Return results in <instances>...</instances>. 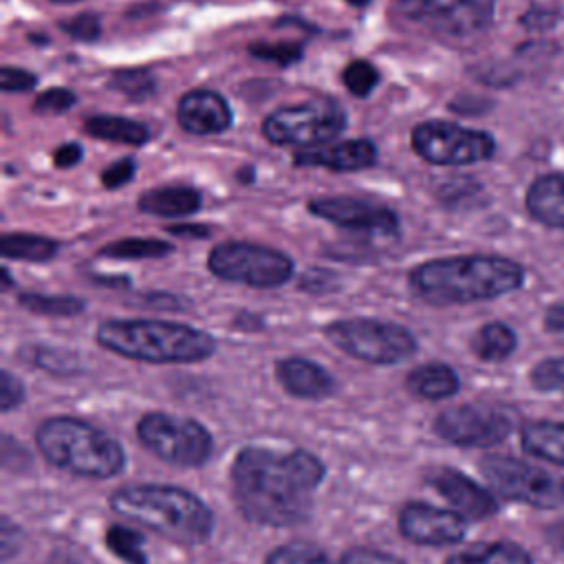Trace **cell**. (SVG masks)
<instances>
[{
    "label": "cell",
    "instance_id": "6da1fadb",
    "mask_svg": "<svg viewBox=\"0 0 564 564\" xmlns=\"http://www.w3.org/2000/svg\"><path fill=\"white\" fill-rule=\"evenodd\" d=\"M322 478V460L306 449L245 447L231 465L234 498L240 513L269 527H291L306 520Z\"/></svg>",
    "mask_w": 564,
    "mask_h": 564
},
{
    "label": "cell",
    "instance_id": "7a4b0ae2",
    "mask_svg": "<svg viewBox=\"0 0 564 564\" xmlns=\"http://www.w3.org/2000/svg\"><path fill=\"white\" fill-rule=\"evenodd\" d=\"M524 269L500 256H452L412 269L410 289L434 306L494 300L520 289Z\"/></svg>",
    "mask_w": 564,
    "mask_h": 564
},
{
    "label": "cell",
    "instance_id": "3957f363",
    "mask_svg": "<svg viewBox=\"0 0 564 564\" xmlns=\"http://www.w3.org/2000/svg\"><path fill=\"white\" fill-rule=\"evenodd\" d=\"M110 507L176 544L205 542L214 529L207 505L172 485H128L110 496Z\"/></svg>",
    "mask_w": 564,
    "mask_h": 564
},
{
    "label": "cell",
    "instance_id": "277c9868",
    "mask_svg": "<svg viewBox=\"0 0 564 564\" xmlns=\"http://www.w3.org/2000/svg\"><path fill=\"white\" fill-rule=\"evenodd\" d=\"M101 348L148 364H196L216 350L205 330L161 319H108L97 328Z\"/></svg>",
    "mask_w": 564,
    "mask_h": 564
},
{
    "label": "cell",
    "instance_id": "5b68a950",
    "mask_svg": "<svg viewBox=\"0 0 564 564\" xmlns=\"http://www.w3.org/2000/svg\"><path fill=\"white\" fill-rule=\"evenodd\" d=\"M35 443L51 465L84 478H112L126 465V454L115 438L73 416L42 421L35 430Z\"/></svg>",
    "mask_w": 564,
    "mask_h": 564
},
{
    "label": "cell",
    "instance_id": "8992f818",
    "mask_svg": "<svg viewBox=\"0 0 564 564\" xmlns=\"http://www.w3.org/2000/svg\"><path fill=\"white\" fill-rule=\"evenodd\" d=\"M324 335L339 350L368 364H399L416 352L414 335L394 322L337 319L324 328Z\"/></svg>",
    "mask_w": 564,
    "mask_h": 564
},
{
    "label": "cell",
    "instance_id": "52a82bcc",
    "mask_svg": "<svg viewBox=\"0 0 564 564\" xmlns=\"http://www.w3.org/2000/svg\"><path fill=\"white\" fill-rule=\"evenodd\" d=\"M207 267L220 280L253 289H275L293 275V262L286 253L238 240L216 245L209 251Z\"/></svg>",
    "mask_w": 564,
    "mask_h": 564
},
{
    "label": "cell",
    "instance_id": "ba28073f",
    "mask_svg": "<svg viewBox=\"0 0 564 564\" xmlns=\"http://www.w3.org/2000/svg\"><path fill=\"white\" fill-rule=\"evenodd\" d=\"M480 474L507 500L538 509H555L564 505V478L520 458L487 454L480 460Z\"/></svg>",
    "mask_w": 564,
    "mask_h": 564
},
{
    "label": "cell",
    "instance_id": "9c48e42d",
    "mask_svg": "<svg viewBox=\"0 0 564 564\" xmlns=\"http://www.w3.org/2000/svg\"><path fill=\"white\" fill-rule=\"evenodd\" d=\"M137 436L154 456L181 467H200L212 454L209 432L185 416L148 412L137 423Z\"/></svg>",
    "mask_w": 564,
    "mask_h": 564
},
{
    "label": "cell",
    "instance_id": "30bf717a",
    "mask_svg": "<svg viewBox=\"0 0 564 564\" xmlns=\"http://www.w3.org/2000/svg\"><path fill=\"white\" fill-rule=\"evenodd\" d=\"M346 128V115L330 101H306L273 110L262 121V134L275 145L315 148Z\"/></svg>",
    "mask_w": 564,
    "mask_h": 564
},
{
    "label": "cell",
    "instance_id": "8fae6325",
    "mask_svg": "<svg viewBox=\"0 0 564 564\" xmlns=\"http://www.w3.org/2000/svg\"><path fill=\"white\" fill-rule=\"evenodd\" d=\"M414 152L434 165H469L496 152L491 134L449 121H423L412 130Z\"/></svg>",
    "mask_w": 564,
    "mask_h": 564
},
{
    "label": "cell",
    "instance_id": "7c38bea8",
    "mask_svg": "<svg viewBox=\"0 0 564 564\" xmlns=\"http://www.w3.org/2000/svg\"><path fill=\"white\" fill-rule=\"evenodd\" d=\"M496 0H399L401 13L423 29L469 37L485 31L494 15Z\"/></svg>",
    "mask_w": 564,
    "mask_h": 564
},
{
    "label": "cell",
    "instance_id": "4fadbf2b",
    "mask_svg": "<svg viewBox=\"0 0 564 564\" xmlns=\"http://www.w3.org/2000/svg\"><path fill=\"white\" fill-rule=\"evenodd\" d=\"M436 434L460 447H494L502 443L511 430V416L487 403H467L441 412L434 421Z\"/></svg>",
    "mask_w": 564,
    "mask_h": 564
},
{
    "label": "cell",
    "instance_id": "5bb4252c",
    "mask_svg": "<svg viewBox=\"0 0 564 564\" xmlns=\"http://www.w3.org/2000/svg\"><path fill=\"white\" fill-rule=\"evenodd\" d=\"M308 209L350 231H366V234H394L399 229V218L392 209L361 200L350 196H328L315 198L308 203Z\"/></svg>",
    "mask_w": 564,
    "mask_h": 564
},
{
    "label": "cell",
    "instance_id": "9a60e30c",
    "mask_svg": "<svg viewBox=\"0 0 564 564\" xmlns=\"http://www.w3.org/2000/svg\"><path fill=\"white\" fill-rule=\"evenodd\" d=\"M399 531L410 542L443 546L460 542L467 533V522L463 513L425 502H408L399 513Z\"/></svg>",
    "mask_w": 564,
    "mask_h": 564
},
{
    "label": "cell",
    "instance_id": "2e32d148",
    "mask_svg": "<svg viewBox=\"0 0 564 564\" xmlns=\"http://www.w3.org/2000/svg\"><path fill=\"white\" fill-rule=\"evenodd\" d=\"M176 117L183 130L192 134H216L231 126L227 101L214 90H189L176 106Z\"/></svg>",
    "mask_w": 564,
    "mask_h": 564
},
{
    "label": "cell",
    "instance_id": "e0dca14e",
    "mask_svg": "<svg viewBox=\"0 0 564 564\" xmlns=\"http://www.w3.org/2000/svg\"><path fill=\"white\" fill-rule=\"evenodd\" d=\"M432 485L465 518L485 520L498 511L496 498L485 487L476 485L471 478H467L465 474H460L456 469H449V467L438 469L432 476Z\"/></svg>",
    "mask_w": 564,
    "mask_h": 564
},
{
    "label": "cell",
    "instance_id": "ac0fdd59",
    "mask_svg": "<svg viewBox=\"0 0 564 564\" xmlns=\"http://www.w3.org/2000/svg\"><path fill=\"white\" fill-rule=\"evenodd\" d=\"M377 148L368 139H350L330 145L306 148L295 154V165L326 167L335 172H357L375 165Z\"/></svg>",
    "mask_w": 564,
    "mask_h": 564
},
{
    "label": "cell",
    "instance_id": "d6986e66",
    "mask_svg": "<svg viewBox=\"0 0 564 564\" xmlns=\"http://www.w3.org/2000/svg\"><path fill=\"white\" fill-rule=\"evenodd\" d=\"M275 375L280 386L289 394L300 399H322V397H328L335 388V381L328 370L302 357L280 359L275 364Z\"/></svg>",
    "mask_w": 564,
    "mask_h": 564
},
{
    "label": "cell",
    "instance_id": "ffe728a7",
    "mask_svg": "<svg viewBox=\"0 0 564 564\" xmlns=\"http://www.w3.org/2000/svg\"><path fill=\"white\" fill-rule=\"evenodd\" d=\"M533 220L564 229V174H544L531 183L524 198Z\"/></svg>",
    "mask_w": 564,
    "mask_h": 564
},
{
    "label": "cell",
    "instance_id": "44dd1931",
    "mask_svg": "<svg viewBox=\"0 0 564 564\" xmlns=\"http://www.w3.org/2000/svg\"><path fill=\"white\" fill-rule=\"evenodd\" d=\"M137 207L143 214L152 216H187L200 207V194L194 187L185 185H165V187H154L141 194Z\"/></svg>",
    "mask_w": 564,
    "mask_h": 564
},
{
    "label": "cell",
    "instance_id": "7402d4cb",
    "mask_svg": "<svg viewBox=\"0 0 564 564\" xmlns=\"http://www.w3.org/2000/svg\"><path fill=\"white\" fill-rule=\"evenodd\" d=\"M520 441L531 456L564 467V423L529 421L520 430Z\"/></svg>",
    "mask_w": 564,
    "mask_h": 564
},
{
    "label": "cell",
    "instance_id": "603a6c76",
    "mask_svg": "<svg viewBox=\"0 0 564 564\" xmlns=\"http://www.w3.org/2000/svg\"><path fill=\"white\" fill-rule=\"evenodd\" d=\"M458 375L445 366V364H425L414 368L408 377H405V388L421 399H445L458 392Z\"/></svg>",
    "mask_w": 564,
    "mask_h": 564
},
{
    "label": "cell",
    "instance_id": "cb8c5ba5",
    "mask_svg": "<svg viewBox=\"0 0 564 564\" xmlns=\"http://www.w3.org/2000/svg\"><path fill=\"white\" fill-rule=\"evenodd\" d=\"M86 132L95 139L126 143V145H143L150 137L148 128L134 119L115 117V115H95L86 119Z\"/></svg>",
    "mask_w": 564,
    "mask_h": 564
},
{
    "label": "cell",
    "instance_id": "d4e9b609",
    "mask_svg": "<svg viewBox=\"0 0 564 564\" xmlns=\"http://www.w3.org/2000/svg\"><path fill=\"white\" fill-rule=\"evenodd\" d=\"M518 346V337L516 333L502 324V322H489L482 324L476 335L471 337V350L478 359L496 364V361H505Z\"/></svg>",
    "mask_w": 564,
    "mask_h": 564
},
{
    "label": "cell",
    "instance_id": "484cf974",
    "mask_svg": "<svg viewBox=\"0 0 564 564\" xmlns=\"http://www.w3.org/2000/svg\"><path fill=\"white\" fill-rule=\"evenodd\" d=\"M447 564H533L531 555L516 542H489L467 549L447 560Z\"/></svg>",
    "mask_w": 564,
    "mask_h": 564
},
{
    "label": "cell",
    "instance_id": "4316f807",
    "mask_svg": "<svg viewBox=\"0 0 564 564\" xmlns=\"http://www.w3.org/2000/svg\"><path fill=\"white\" fill-rule=\"evenodd\" d=\"M0 251L11 260L44 262L57 253V242L35 234H4L0 240Z\"/></svg>",
    "mask_w": 564,
    "mask_h": 564
},
{
    "label": "cell",
    "instance_id": "83f0119b",
    "mask_svg": "<svg viewBox=\"0 0 564 564\" xmlns=\"http://www.w3.org/2000/svg\"><path fill=\"white\" fill-rule=\"evenodd\" d=\"M170 251H172V245L156 238H123L106 245L99 253L106 258H119V260H148V258H163Z\"/></svg>",
    "mask_w": 564,
    "mask_h": 564
},
{
    "label": "cell",
    "instance_id": "f1b7e54d",
    "mask_svg": "<svg viewBox=\"0 0 564 564\" xmlns=\"http://www.w3.org/2000/svg\"><path fill=\"white\" fill-rule=\"evenodd\" d=\"M18 302L31 311V313H40V315H55V317H68V315H77L84 311V302L77 297H68V295H40V293H22L18 297Z\"/></svg>",
    "mask_w": 564,
    "mask_h": 564
},
{
    "label": "cell",
    "instance_id": "f546056e",
    "mask_svg": "<svg viewBox=\"0 0 564 564\" xmlns=\"http://www.w3.org/2000/svg\"><path fill=\"white\" fill-rule=\"evenodd\" d=\"M108 88L139 101L154 95V77L143 68L115 70L108 79Z\"/></svg>",
    "mask_w": 564,
    "mask_h": 564
},
{
    "label": "cell",
    "instance_id": "4dcf8cb0",
    "mask_svg": "<svg viewBox=\"0 0 564 564\" xmlns=\"http://www.w3.org/2000/svg\"><path fill=\"white\" fill-rule=\"evenodd\" d=\"M106 544L108 549L121 557L128 564H145V553H143V538L126 527H110L106 531Z\"/></svg>",
    "mask_w": 564,
    "mask_h": 564
},
{
    "label": "cell",
    "instance_id": "1f68e13d",
    "mask_svg": "<svg viewBox=\"0 0 564 564\" xmlns=\"http://www.w3.org/2000/svg\"><path fill=\"white\" fill-rule=\"evenodd\" d=\"M533 388L564 397V357H551L535 364L529 372Z\"/></svg>",
    "mask_w": 564,
    "mask_h": 564
},
{
    "label": "cell",
    "instance_id": "d6a6232c",
    "mask_svg": "<svg viewBox=\"0 0 564 564\" xmlns=\"http://www.w3.org/2000/svg\"><path fill=\"white\" fill-rule=\"evenodd\" d=\"M341 82H344V86H346L352 95L366 97V95H370L372 88L377 86L379 73H377V68H375L370 62H366V59H352V62L344 68Z\"/></svg>",
    "mask_w": 564,
    "mask_h": 564
},
{
    "label": "cell",
    "instance_id": "836d02e7",
    "mask_svg": "<svg viewBox=\"0 0 564 564\" xmlns=\"http://www.w3.org/2000/svg\"><path fill=\"white\" fill-rule=\"evenodd\" d=\"M264 564H330V562L319 549L311 544L293 542L271 551Z\"/></svg>",
    "mask_w": 564,
    "mask_h": 564
},
{
    "label": "cell",
    "instance_id": "e575fe53",
    "mask_svg": "<svg viewBox=\"0 0 564 564\" xmlns=\"http://www.w3.org/2000/svg\"><path fill=\"white\" fill-rule=\"evenodd\" d=\"M251 55L258 59H267L273 62L278 66H289L293 62H297L302 57V46L300 44H291V42H278V44H251Z\"/></svg>",
    "mask_w": 564,
    "mask_h": 564
},
{
    "label": "cell",
    "instance_id": "d590c367",
    "mask_svg": "<svg viewBox=\"0 0 564 564\" xmlns=\"http://www.w3.org/2000/svg\"><path fill=\"white\" fill-rule=\"evenodd\" d=\"M75 104V95L68 88H48L33 101V110L40 115H59Z\"/></svg>",
    "mask_w": 564,
    "mask_h": 564
},
{
    "label": "cell",
    "instance_id": "8d00e7d4",
    "mask_svg": "<svg viewBox=\"0 0 564 564\" xmlns=\"http://www.w3.org/2000/svg\"><path fill=\"white\" fill-rule=\"evenodd\" d=\"M62 31H66L75 40L93 42L101 33V22L95 13H82V15H75L70 22H64Z\"/></svg>",
    "mask_w": 564,
    "mask_h": 564
},
{
    "label": "cell",
    "instance_id": "74e56055",
    "mask_svg": "<svg viewBox=\"0 0 564 564\" xmlns=\"http://www.w3.org/2000/svg\"><path fill=\"white\" fill-rule=\"evenodd\" d=\"M37 84V77L24 68H13L4 66L0 70V86L4 93H18V90H29Z\"/></svg>",
    "mask_w": 564,
    "mask_h": 564
},
{
    "label": "cell",
    "instance_id": "f35d334b",
    "mask_svg": "<svg viewBox=\"0 0 564 564\" xmlns=\"http://www.w3.org/2000/svg\"><path fill=\"white\" fill-rule=\"evenodd\" d=\"M341 564H403V562L397 560L390 553H383V551H377V549L357 546V549H350V551L344 553Z\"/></svg>",
    "mask_w": 564,
    "mask_h": 564
},
{
    "label": "cell",
    "instance_id": "ab89813d",
    "mask_svg": "<svg viewBox=\"0 0 564 564\" xmlns=\"http://www.w3.org/2000/svg\"><path fill=\"white\" fill-rule=\"evenodd\" d=\"M132 174H134V163L130 159H119L101 172V183L108 189H117V187L126 185L132 178Z\"/></svg>",
    "mask_w": 564,
    "mask_h": 564
},
{
    "label": "cell",
    "instance_id": "60d3db41",
    "mask_svg": "<svg viewBox=\"0 0 564 564\" xmlns=\"http://www.w3.org/2000/svg\"><path fill=\"white\" fill-rule=\"evenodd\" d=\"M22 399H24L22 383L9 370H4L2 372V383H0V408H2V412L13 410L18 403H22Z\"/></svg>",
    "mask_w": 564,
    "mask_h": 564
},
{
    "label": "cell",
    "instance_id": "b9f144b4",
    "mask_svg": "<svg viewBox=\"0 0 564 564\" xmlns=\"http://www.w3.org/2000/svg\"><path fill=\"white\" fill-rule=\"evenodd\" d=\"M79 159H82V145H77V143H64L53 154V161L57 167H70V165L79 163Z\"/></svg>",
    "mask_w": 564,
    "mask_h": 564
},
{
    "label": "cell",
    "instance_id": "7bdbcfd3",
    "mask_svg": "<svg viewBox=\"0 0 564 564\" xmlns=\"http://www.w3.org/2000/svg\"><path fill=\"white\" fill-rule=\"evenodd\" d=\"M544 324L551 333H564V302H557L546 308Z\"/></svg>",
    "mask_w": 564,
    "mask_h": 564
},
{
    "label": "cell",
    "instance_id": "ee69618b",
    "mask_svg": "<svg viewBox=\"0 0 564 564\" xmlns=\"http://www.w3.org/2000/svg\"><path fill=\"white\" fill-rule=\"evenodd\" d=\"M546 544L564 557V520L546 527Z\"/></svg>",
    "mask_w": 564,
    "mask_h": 564
},
{
    "label": "cell",
    "instance_id": "f6af8a7d",
    "mask_svg": "<svg viewBox=\"0 0 564 564\" xmlns=\"http://www.w3.org/2000/svg\"><path fill=\"white\" fill-rule=\"evenodd\" d=\"M170 231H172V234H178V236H198V238H203V236L209 234V229H205V227H192V225H176V227H170Z\"/></svg>",
    "mask_w": 564,
    "mask_h": 564
},
{
    "label": "cell",
    "instance_id": "bcb514c9",
    "mask_svg": "<svg viewBox=\"0 0 564 564\" xmlns=\"http://www.w3.org/2000/svg\"><path fill=\"white\" fill-rule=\"evenodd\" d=\"M348 2H350V4H366L368 0H348Z\"/></svg>",
    "mask_w": 564,
    "mask_h": 564
},
{
    "label": "cell",
    "instance_id": "7dc6e473",
    "mask_svg": "<svg viewBox=\"0 0 564 564\" xmlns=\"http://www.w3.org/2000/svg\"><path fill=\"white\" fill-rule=\"evenodd\" d=\"M53 2H62V4H66V2H79V0H53Z\"/></svg>",
    "mask_w": 564,
    "mask_h": 564
}]
</instances>
